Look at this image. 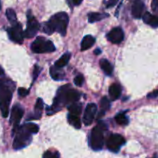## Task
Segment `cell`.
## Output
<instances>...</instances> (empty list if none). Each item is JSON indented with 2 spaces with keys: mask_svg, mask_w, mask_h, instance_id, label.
<instances>
[{
  "mask_svg": "<svg viewBox=\"0 0 158 158\" xmlns=\"http://www.w3.org/2000/svg\"><path fill=\"white\" fill-rule=\"evenodd\" d=\"M9 39L12 41L16 43H22L24 39V32L23 31V27L21 24L17 23L16 24L12 25V27L9 28L7 30Z\"/></svg>",
  "mask_w": 158,
  "mask_h": 158,
  "instance_id": "9",
  "label": "cell"
},
{
  "mask_svg": "<svg viewBox=\"0 0 158 158\" xmlns=\"http://www.w3.org/2000/svg\"><path fill=\"white\" fill-rule=\"evenodd\" d=\"M125 139L123 136L118 134H111L106 140V147L110 151L118 152L122 146L125 143Z\"/></svg>",
  "mask_w": 158,
  "mask_h": 158,
  "instance_id": "8",
  "label": "cell"
},
{
  "mask_svg": "<svg viewBox=\"0 0 158 158\" xmlns=\"http://www.w3.org/2000/svg\"><path fill=\"white\" fill-rule=\"evenodd\" d=\"M110 108V103L109 99L106 97H103L100 100V109H101V111L99 114V117H102L103 115H104L105 112L107 111Z\"/></svg>",
  "mask_w": 158,
  "mask_h": 158,
  "instance_id": "22",
  "label": "cell"
},
{
  "mask_svg": "<svg viewBox=\"0 0 158 158\" xmlns=\"http://www.w3.org/2000/svg\"><path fill=\"white\" fill-rule=\"evenodd\" d=\"M100 53H101V50L100 49H97L94 50V54H96V55H100Z\"/></svg>",
  "mask_w": 158,
  "mask_h": 158,
  "instance_id": "37",
  "label": "cell"
},
{
  "mask_svg": "<svg viewBox=\"0 0 158 158\" xmlns=\"http://www.w3.org/2000/svg\"><path fill=\"white\" fill-rule=\"evenodd\" d=\"M40 23L35 19V17L32 15L30 10L28 11L27 13V27L24 32V36L26 38L30 39L36 35L40 29Z\"/></svg>",
  "mask_w": 158,
  "mask_h": 158,
  "instance_id": "7",
  "label": "cell"
},
{
  "mask_svg": "<svg viewBox=\"0 0 158 158\" xmlns=\"http://www.w3.org/2000/svg\"><path fill=\"white\" fill-rule=\"evenodd\" d=\"M119 0H108V2H107V8L110 7H113V6H115L116 4L117 3Z\"/></svg>",
  "mask_w": 158,
  "mask_h": 158,
  "instance_id": "35",
  "label": "cell"
},
{
  "mask_svg": "<svg viewBox=\"0 0 158 158\" xmlns=\"http://www.w3.org/2000/svg\"><path fill=\"white\" fill-rule=\"evenodd\" d=\"M121 94V87L117 83H114L109 88V95L110 97V100L114 101L117 100L120 97Z\"/></svg>",
  "mask_w": 158,
  "mask_h": 158,
  "instance_id": "15",
  "label": "cell"
},
{
  "mask_svg": "<svg viewBox=\"0 0 158 158\" xmlns=\"http://www.w3.org/2000/svg\"><path fill=\"white\" fill-rule=\"evenodd\" d=\"M95 43V39L90 35H87L84 36L81 42V50L85 51L86 49H89L92 47Z\"/></svg>",
  "mask_w": 158,
  "mask_h": 158,
  "instance_id": "17",
  "label": "cell"
},
{
  "mask_svg": "<svg viewBox=\"0 0 158 158\" xmlns=\"http://www.w3.org/2000/svg\"><path fill=\"white\" fill-rule=\"evenodd\" d=\"M97 110V106L95 103H90L86 106L83 117V123L86 126H89L90 124H92L93 121L94 120V117H95Z\"/></svg>",
  "mask_w": 158,
  "mask_h": 158,
  "instance_id": "11",
  "label": "cell"
},
{
  "mask_svg": "<svg viewBox=\"0 0 158 158\" xmlns=\"http://www.w3.org/2000/svg\"><path fill=\"white\" fill-rule=\"evenodd\" d=\"M23 114H24V110L21 106L17 104L12 107V111H11L10 123L13 125V131H12L13 134L19 127V124L21 119L23 118Z\"/></svg>",
  "mask_w": 158,
  "mask_h": 158,
  "instance_id": "10",
  "label": "cell"
},
{
  "mask_svg": "<svg viewBox=\"0 0 158 158\" xmlns=\"http://www.w3.org/2000/svg\"><path fill=\"white\" fill-rule=\"evenodd\" d=\"M152 158H156V157H152Z\"/></svg>",
  "mask_w": 158,
  "mask_h": 158,
  "instance_id": "40",
  "label": "cell"
},
{
  "mask_svg": "<svg viewBox=\"0 0 158 158\" xmlns=\"http://www.w3.org/2000/svg\"><path fill=\"white\" fill-rule=\"evenodd\" d=\"M3 73H4V70H3L1 66H0V76L2 75Z\"/></svg>",
  "mask_w": 158,
  "mask_h": 158,
  "instance_id": "38",
  "label": "cell"
},
{
  "mask_svg": "<svg viewBox=\"0 0 158 158\" xmlns=\"http://www.w3.org/2000/svg\"><path fill=\"white\" fill-rule=\"evenodd\" d=\"M31 49L35 53H47L56 50V47L52 41L47 40L44 37L39 36L31 44Z\"/></svg>",
  "mask_w": 158,
  "mask_h": 158,
  "instance_id": "6",
  "label": "cell"
},
{
  "mask_svg": "<svg viewBox=\"0 0 158 158\" xmlns=\"http://www.w3.org/2000/svg\"><path fill=\"white\" fill-rule=\"evenodd\" d=\"M127 111L124 112H121L120 114H117L115 117V120L117 122V123H118L119 125H121V126H126L129 123V120L127 117L126 116Z\"/></svg>",
  "mask_w": 158,
  "mask_h": 158,
  "instance_id": "23",
  "label": "cell"
},
{
  "mask_svg": "<svg viewBox=\"0 0 158 158\" xmlns=\"http://www.w3.org/2000/svg\"><path fill=\"white\" fill-rule=\"evenodd\" d=\"M69 111L70 114L80 115V114H81L82 111V105L80 104V103H77V102L72 103V104L69 106Z\"/></svg>",
  "mask_w": 158,
  "mask_h": 158,
  "instance_id": "26",
  "label": "cell"
},
{
  "mask_svg": "<svg viewBox=\"0 0 158 158\" xmlns=\"http://www.w3.org/2000/svg\"><path fill=\"white\" fill-rule=\"evenodd\" d=\"M143 21L146 24L149 25L153 28H157L158 27V17L156 15H152L150 12H145L144 15H143Z\"/></svg>",
  "mask_w": 158,
  "mask_h": 158,
  "instance_id": "14",
  "label": "cell"
},
{
  "mask_svg": "<svg viewBox=\"0 0 158 158\" xmlns=\"http://www.w3.org/2000/svg\"><path fill=\"white\" fill-rule=\"evenodd\" d=\"M6 16H7L8 20L10 22L11 24L15 25L17 23V18H16V14H15V11L12 9H7L6 10Z\"/></svg>",
  "mask_w": 158,
  "mask_h": 158,
  "instance_id": "25",
  "label": "cell"
},
{
  "mask_svg": "<svg viewBox=\"0 0 158 158\" xmlns=\"http://www.w3.org/2000/svg\"><path fill=\"white\" fill-rule=\"evenodd\" d=\"M40 67H39V66L35 65V68H34V71H33V80H36V78L38 77L39 73H40Z\"/></svg>",
  "mask_w": 158,
  "mask_h": 158,
  "instance_id": "32",
  "label": "cell"
},
{
  "mask_svg": "<svg viewBox=\"0 0 158 158\" xmlns=\"http://www.w3.org/2000/svg\"><path fill=\"white\" fill-rule=\"evenodd\" d=\"M0 9H1V2H0Z\"/></svg>",
  "mask_w": 158,
  "mask_h": 158,
  "instance_id": "39",
  "label": "cell"
},
{
  "mask_svg": "<svg viewBox=\"0 0 158 158\" xmlns=\"http://www.w3.org/2000/svg\"><path fill=\"white\" fill-rule=\"evenodd\" d=\"M72 2L74 6H79V5L81 4L83 0H72Z\"/></svg>",
  "mask_w": 158,
  "mask_h": 158,
  "instance_id": "36",
  "label": "cell"
},
{
  "mask_svg": "<svg viewBox=\"0 0 158 158\" xmlns=\"http://www.w3.org/2000/svg\"><path fill=\"white\" fill-rule=\"evenodd\" d=\"M100 67H101L102 70L104 72V73L106 74V75H112L114 68H113L112 64H111L107 60H106V59H102V60H100Z\"/></svg>",
  "mask_w": 158,
  "mask_h": 158,
  "instance_id": "18",
  "label": "cell"
},
{
  "mask_svg": "<svg viewBox=\"0 0 158 158\" xmlns=\"http://www.w3.org/2000/svg\"><path fill=\"white\" fill-rule=\"evenodd\" d=\"M84 83V78H83V76L80 74V75L77 76V77L74 78V84L77 86H82V85Z\"/></svg>",
  "mask_w": 158,
  "mask_h": 158,
  "instance_id": "29",
  "label": "cell"
},
{
  "mask_svg": "<svg viewBox=\"0 0 158 158\" xmlns=\"http://www.w3.org/2000/svg\"><path fill=\"white\" fill-rule=\"evenodd\" d=\"M50 76L54 80H63L65 77V73L61 68L56 67V66H52L50 67Z\"/></svg>",
  "mask_w": 158,
  "mask_h": 158,
  "instance_id": "16",
  "label": "cell"
},
{
  "mask_svg": "<svg viewBox=\"0 0 158 158\" xmlns=\"http://www.w3.org/2000/svg\"><path fill=\"white\" fill-rule=\"evenodd\" d=\"M109 15L106 13H99V12H91L88 15L89 23H94L96 22L100 21L105 18H107Z\"/></svg>",
  "mask_w": 158,
  "mask_h": 158,
  "instance_id": "20",
  "label": "cell"
},
{
  "mask_svg": "<svg viewBox=\"0 0 158 158\" xmlns=\"http://www.w3.org/2000/svg\"><path fill=\"white\" fill-rule=\"evenodd\" d=\"M29 91L28 90V89H25V88L20 87L18 89V94H19V96L21 97H26V96L29 94Z\"/></svg>",
  "mask_w": 158,
  "mask_h": 158,
  "instance_id": "31",
  "label": "cell"
},
{
  "mask_svg": "<svg viewBox=\"0 0 158 158\" xmlns=\"http://www.w3.org/2000/svg\"><path fill=\"white\" fill-rule=\"evenodd\" d=\"M80 98V94L76 89H72L70 85H65L58 89L56 97L54 99L52 107H48V110H52V114L60 110L66 104H72L78 101Z\"/></svg>",
  "mask_w": 158,
  "mask_h": 158,
  "instance_id": "1",
  "label": "cell"
},
{
  "mask_svg": "<svg viewBox=\"0 0 158 158\" xmlns=\"http://www.w3.org/2000/svg\"><path fill=\"white\" fill-rule=\"evenodd\" d=\"M67 119L69 124L72 125L73 127H74L76 129H80V127H81V121H80L79 115L70 114V113H69V115H68Z\"/></svg>",
  "mask_w": 158,
  "mask_h": 158,
  "instance_id": "19",
  "label": "cell"
},
{
  "mask_svg": "<svg viewBox=\"0 0 158 158\" xmlns=\"http://www.w3.org/2000/svg\"><path fill=\"white\" fill-rule=\"evenodd\" d=\"M43 109V101L41 98H38L35 105V118L39 119L41 117L42 111Z\"/></svg>",
  "mask_w": 158,
  "mask_h": 158,
  "instance_id": "24",
  "label": "cell"
},
{
  "mask_svg": "<svg viewBox=\"0 0 158 158\" xmlns=\"http://www.w3.org/2000/svg\"><path fill=\"white\" fill-rule=\"evenodd\" d=\"M144 3L141 0H135L134 2L131 7V13L134 18L140 19L141 18L143 12L144 11Z\"/></svg>",
  "mask_w": 158,
  "mask_h": 158,
  "instance_id": "13",
  "label": "cell"
},
{
  "mask_svg": "<svg viewBox=\"0 0 158 158\" xmlns=\"http://www.w3.org/2000/svg\"><path fill=\"white\" fill-rule=\"evenodd\" d=\"M106 129V125L99 123L91 131L89 143L90 147L94 151H100L103 147V131Z\"/></svg>",
  "mask_w": 158,
  "mask_h": 158,
  "instance_id": "5",
  "label": "cell"
},
{
  "mask_svg": "<svg viewBox=\"0 0 158 158\" xmlns=\"http://www.w3.org/2000/svg\"><path fill=\"white\" fill-rule=\"evenodd\" d=\"M24 126L31 134H36V133L39 132V130H40L38 125L33 123H25Z\"/></svg>",
  "mask_w": 158,
  "mask_h": 158,
  "instance_id": "27",
  "label": "cell"
},
{
  "mask_svg": "<svg viewBox=\"0 0 158 158\" xmlns=\"http://www.w3.org/2000/svg\"><path fill=\"white\" fill-rule=\"evenodd\" d=\"M158 97V89H156V90L150 93V94H148V96H147V97L149 99L156 98V97Z\"/></svg>",
  "mask_w": 158,
  "mask_h": 158,
  "instance_id": "33",
  "label": "cell"
},
{
  "mask_svg": "<svg viewBox=\"0 0 158 158\" xmlns=\"http://www.w3.org/2000/svg\"><path fill=\"white\" fill-rule=\"evenodd\" d=\"M43 31L47 35H52L53 33V30L52 29V28L50 27V26L49 25L48 22L45 23L43 25Z\"/></svg>",
  "mask_w": 158,
  "mask_h": 158,
  "instance_id": "30",
  "label": "cell"
},
{
  "mask_svg": "<svg viewBox=\"0 0 158 158\" xmlns=\"http://www.w3.org/2000/svg\"><path fill=\"white\" fill-rule=\"evenodd\" d=\"M15 133H16L13 141V148L15 150L26 148L32 141V134L25 127L24 125L17 128Z\"/></svg>",
  "mask_w": 158,
  "mask_h": 158,
  "instance_id": "4",
  "label": "cell"
},
{
  "mask_svg": "<svg viewBox=\"0 0 158 158\" xmlns=\"http://www.w3.org/2000/svg\"><path fill=\"white\" fill-rule=\"evenodd\" d=\"M106 38L114 44H120L124 39V32L122 28L115 27L108 32Z\"/></svg>",
  "mask_w": 158,
  "mask_h": 158,
  "instance_id": "12",
  "label": "cell"
},
{
  "mask_svg": "<svg viewBox=\"0 0 158 158\" xmlns=\"http://www.w3.org/2000/svg\"><path fill=\"white\" fill-rule=\"evenodd\" d=\"M48 23L52 28L53 32H57L60 35L64 36L66 33L68 23H69V16L67 13L64 12H60L52 15Z\"/></svg>",
  "mask_w": 158,
  "mask_h": 158,
  "instance_id": "3",
  "label": "cell"
},
{
  "mask_svg": "<svg viewBox=\"0 0 158 158\" xmlns=\"http://www.w3.org/2000/svg\"><path fill=\"white\" fill-rule=\"evenodd\" d=\"M69 60H70V53L69 52H66L56 62L55 66L59 68H63L65 66L68 64Z\"/></svg>",
  "mask_w": 158,
  "mask_h": 158,
  "instance_id": "21",
  "label": "cell"
},
{
  "mask_svg": "<svg viewBox=\"0 0 158 158\" xmlns=\"http://www.w3.org/2000/svg\"><path fill=\"white\" fill-rule=\"evenodd\" d=\"M152 9L155 12H158V0H153L152 4H151Z\"/></svg>",
  "mask_w": 158,
  "mask_h": 158,
  "instance_id": "34",
  "label": "cell"
},
{
  "mask_svg": "<svg viewBox=\"0 0 158 158\" xmlns=\"http://www.w3.org/2000/svg\"><path fill=\"white\" fill-rule=\"evenodd\" d=\"M15 84L9 80H0V110L3 117L9 116L10 102Z\"/></svg>",
  "mask_w": 158,
  "mask_h": 158,
  "instance_id": "2",
  "label": "cell"
},
{
  "mask_svg": "<svg viewBox=\"0 0 158 158\" xmlns=\"http://www.w3.org/2000/svg\"><path fill=\"white\" fill-rule=\"evenodd\" d=\"M60 154L57 151H47L44 153L43 158H59Z\"/></svg>",
  "mask_w": 158,
  "mask_h": 158,
  "instance_id": "28",
  "label": "cell"
}]
</instances>
